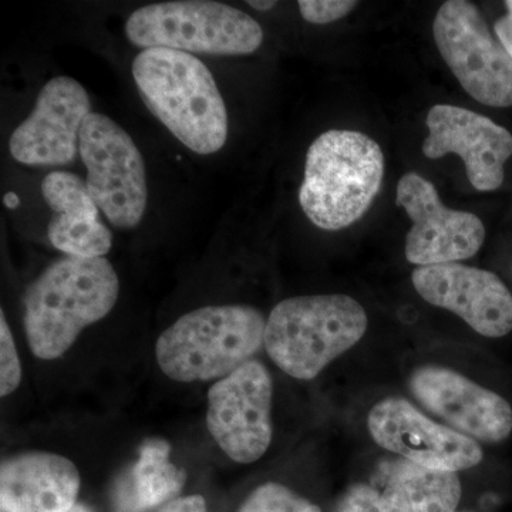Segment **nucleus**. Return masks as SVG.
<instances>
[{"instance_id": "nucleus-1", "label": "nucleus", "mask_w": 512, "mask_h": 512, "mask_svg": "<svg viewBox=\"0 0 512 512\" xmlns=\"http://www.w3.org/2000/svg\"><path fill=\"white\" fill-rule=\"evenodd\" d=\"M138 93L157 120L201 156L227 143L228 111L207 66L190 53L147 49L131 66Z\"/></svg>"}, {"instance_id": "nucleus-2", "label": "nucleus", "mask_w": 512, "mask_h": 512, "mask_svg": "<svg viewBox=\"0 0 512 512\" xmlns=\"http://www.w3.org/2000/svg\"><path fill=\"white\" fill-rule=\"evenodd\" d=\"M120 281L106 258L64 256L29 286L26 338L33 355H64L87 326L106 318L119 299Z\"/></svg>"}, {"instance_id": "nucleus-3", "label": "nucleus", "mask_w": 512, "mask_h": 512, "mask_svg": "<svg viewBox=\"0 0 512 512\" xmlns=\"http://www.w3.org/2000/svg\"><path fill=\"white\" fill-rule=\"evenodd\" d=\"M383 175V151L373 138L360 131H326L306 154L299 190L303 214L325 231L348 228L369 211Z\"/></svg>"}, {"instance_id": "nucleus-4", "label": "nucleus", "mask_w": 512, "mask_h": 512, "mask_svg": "<svg viewBox=\"0 0 512 512\" xmlns=\"http://www.w3.org/2000/svg\"><path fill=\"white\" fill-rule=\"evenodd\" d=\"M264 313L249 305H212L185 313L157 340L158 366L175 382L222 379L265 345Z\"/></svg>"}, {"instance_id": "nucleus-5", "label": "nucleus", "mask_w": 512, "mask_h": 512, "mask_svg": "<svg viewBox=\"0 0 512 512\" xmlns=\"http://www.w3.org/2000/svg\"><path fill=\"white\" fill-rule=\"evenodd\" d=\"M365 308L343 293L296 296L272 309L265 349L276 366L298 380H312L365 336Z\"/></svg>"}, {"instance_id": "nucleus-6", "label": "nucleus", "mask_w": 512, "mask_h": 512, "mask_svg": "<svg viewBox=\"0 0 512 512\" xmlns=\"http://www.w3.org/2000/svg\"><path fill=\"white\" fill-rule=\"evenodd\" d=\"M131 45L170 49L190 55L247 56L264 43L254 18L227 3L174 0L153 3L131 13L126 22Z\"/></svg>"}, {"instance_id": "nucleus-7", "label": "nucleus", "mask_w": 512, "mask_h": 512, "mask_svg": "<svg viewBox=\"0 0 512 512\" xmlns=\"http://www.w3.org/2000/svg\"><path fill=\"white\" fill-rule=\"evenodd\" d=\"M79 154L99 210L116 228H136L146 214L148 187L144 158L130 134L92 111L80 130Z\"/></svg>"}, {"instance_id": "nucleus-8", "label": "nucleus", "mask_w": 512, "mask_h": 512, "mask_svg": "<svg viewBox=\"0 0 512 512\" xmlns=\"http://www.w3.org/2000/svg\"><path fill=\"white\" fill-rule=\"evenodd\" d=\"M433 35L444 62L473 99L484 106H512V59L473 3L444 2Z\"/></svg>"}, {"instance_id": "nucleus-9", "label": "nucleus", "mask_w": 512, "mask_h": 512, "mask_svg": "<svg viewBox=\"0 0 512 512\" xmlns=\"http://www.w3.org/2000/svg\"><path fill=\"white\" fill-rule=\"evenodd\" d=\"M271 375L256 360L222 377L208 392L207 426L218 446L237 463H255L272 441Z\"/></svg>"}, {"instance_id": "nucleus-10", "label": "nucleus", "mask_w": 512, "mask_h": 512, "mask_svg": "<svg viewBox=\"0 0 512 512\" xmlns=\"http://www.w3.org/2000/svg\"><path fill=\"white\" fill-rule=\"evenodd\" d=\"M396 202L413 222L404 247L410 264H456L483 247V221L473 212L447 208L436 187L421 175L409 173L400 178Z\"/></svg>"}, {"instance_id": "nucleus-11", "label": "nucleus", "mask_w": 512, "mask_h": 512, "mask_svg": "<svg viewBox=\"0 0 512 512\" xmlns=\"http://www.w3.org/2000/svg\"><path fill=\"white\" fill-rule=\"evenodd\" d=\"M367 427L384 450L429 470L457 473L483 461V448L476 440L436 423L404 399L390 397L377 403Z\"/></svg>"}, {"instance_id": "nucleus-12", "label": "nucleus", "mask_w": 512, "mask_h": 512, "mask_svg": "<svg viewBox=\"0 0 512 512\" xmlns=\"http://www.w3.org/2000/svg\"><path fill=\"white\" fill-rule=\"evenodd\" d=\"M90 113L92 103L82 84L69 76L53 77L40 90L28 119L10 136V154L30 167L73 163L80 156V130Z\"/></svg>"}, {"instance_id": "nucleus-13", "label": "nucleus", "mask_w": 512, "mask_h": 512, "mask_svg": "<svg viewBox=\"0 0 512 512\" xmlns=\"http://www.w3.org/2000/svg\"><path fill=\"white\" fill-rule=\"evenodd\" d=\"M409 389L424 409L470 439L501 443L512 433L511 404L456 370L419 367L410 376Z\"/></svg>"}, {"instance_id": "nucleus-14", "label": "nucleus", "mask_w": 512, "mask_h": 512, "mask_svg": "<svg viewBox=\"0 0 512 512\" xmlns=\"http://www.w3.org/2000/svg\"><path fill=\"white\" fill-rule=\"evenodd\" d=\"M414 289L430 305L453 312L485 338L512 332V295L500 276L463 264L419 266Z\"/></svg>"}, {"instance_id": "nucleus-15", "label": "nucleus", "mask_w": 512, "mask_h": 512, "mask_svg": "<svg viewBox=\"0 0 512 512\" xmlns=\"http://www.w3.org/2000/svg\"><path fill=\"white\" fill-rule=\"evenodd\" d=\"M429 136L424 156L439 160L457 154L466 165L467 177L478 191H495L504 183V165L512 156V136L476 111L450 104L431 107L426 120Z\"/></svg>"}, {"instance_id": "nucleus-16", "label": "nucleus", "mask_w": 512, "mask_h": 512, "mask_svg": "<svg viewBox=\"0 0 512 512\" xmlns=\"http://www.w3.org/2000/svg\"><path fill=\"white\" fill-rule=\"evenodd\" d=\"M80 474L69 458L25 453L0 467V512H66L76 504Z\"/></svg>"}, {"instance_id": "nucleus-17", "label": "nucleus", "mask_w": 512, "mask_h": 512, "mask_svg": "<svg viewBox=\"0 0 512 512\" xmlns=\"http://www.w3.org/2000/svg\"><path fill=\"white\" fill-rule=\"evenodd\" d=\"M187 474L170 461L167 441L150 439L140 448V457L114 484V512H148L183 490Z\"/></svg>"}, {"instance_id": "nucleus-18", "label": "nucleus", "mask_w": 512, "mask_h": 512, "mask_svg": "<svg viewBox=\"0 0 512 512\" xmlns=\"http://www.w3.org/2000/svg\"><path fill=\"white\" fill-rule=\"evenodd\" d=\"M461 494L456 473L409 463L390 477L380 494V512H456Z\"/></svg>"}, {"instance_id": "nucleus-19", "label": "nucleus", "mask_w": 512, "mask_h": 512, "mask_svg": "<svg viewBox=\"0 0 512 512\" xmlns=\"http://www.w3.org/2000/svg\"><path fill=\"white\" fill-rule=\"evenodd\" d=\"M50 244L66 256L104 258L113 245L110 229L100 220L53 215L47 227Z\"/></svg>"}, {"instance_id": "nucleus-20", "label": "nucleus", "mask_w": 512, "mask_h": 512, "mask_svg": "<svg viewBox=\"0 0 512 512\" xmlns=\"http://www.w3.org/2000/svg\"><path fill=\"white\" fill-rule=\"evenodd\" d=\"M43 198L55 215L100 220L99 207L87 188L86 180L67 171H53L43 180Z\"/></svg>"}, {"instance_id": "nucleus-21", "label": "nucleus", "mask_w": 512, "mask_h": 512, "mask_svg": "<svg viewBox=\"0 0 512 512\" xmlns=\"http://www.w3.org/2000/svg\"><path fill=\"white\" fill-rule=\"evenodd\" d=\"M239 512H322L318 505L285 485L266 483L249 495Z\"/></svg>"}, {"instance_id": "nucleus-22", "label": "nucleus", "mask_w": 512, "mask_h": 512, "mask_svg": "<svg viewBox=\"0 0 512 512\" xmlns=\"http://www.w3.org/2000/svg\"><path fill=\"white\" fill-rule=\"evenodd\" d=\"M22 380V367L18 352H16L15 340L5 313L0 315V396L6 397L18 389Z\"/></svg>"}, {"instance_id": "nucleus-23", "label": "nucleus", "mask_w": 512, "mask_h": 512, "mask_svg": "<svg viewBox=\"0 0 512 512\" xmlns=\"http://www.w3.org/2000/svg\"><path fill=\"white\" fill-rule=\"evenodd\" d=\"M303 20L313 25H328L348 16L356 8L355 0H301L298 3Z\"/></svg>"}, {"instance_id": "nucleus-24", "label": "nucleus", "mask_w": 512, "mask_h": 512, "mask_svg": "<svg viewBox=\"0 0 512 512\" xmlns=\"http://www.w3.org/2000/svg\"><path fill=\"white\" fill-rule=\"evenodd\" d=\"M333 512H380V493L367 484H356Z\"/></svg>"}, {"instance_id": "nucleus-25", "label": "nucleus", "mask_w": 512, "mask_h": 512, "mask_svg": "<svg viewBox=\"0 0 512 512\" xmlns=\"http://www.w3.org/2000/svg\"><path fill=\"white\" fill-rule=\"evenodd\" d=\"M158 512H207V505L200 495H191L171 501Z\"/></svg>"}, {"instance_id": "nucleus-26", "label": "nucleus", "mask_w": 512, "mask_h": 512, "mask_svg": "<svg viewBox=\"0 0 512 512\" xmlns=\"http://www.w3.org/2000/svg\"><path fill=\"white\" fill-rule=\"evenodd\" d=\"M505 5H507V15L495 23V33H497L498 39H500V43L503 45L505 52H507L512 59V0L505 2Z\"/></svg>"}, {"instance_id": "nucleus-27", "label": "nucleus", "mask_w": 512, "mask_h": 512, "mask_svg": "<svg viewBox=\"0 0 512 512\" xmlns=\"http://www.w3.org/2000/svg\"><path fill=\"white\" fill-rule=\"evenodd\" d=\"M248 5L251 8L259 10V12H268V10L274 9L278 3L269 2V0H248Z\"/></svg>"}, {"instance_id": "nucleus-28", "label": "nucleus", "mask_w": 512, "mask_h": 512, "mask_svg": "<svg viewBox=\"0 0 512 512\" xmlns=\"http://www.w3.org/2000/svg\"><path fill=\"white\" fill-rule=\"evenodd\" d=\"M66 512H93L90 508H87L86 505L83 504H74L69 511Z\"/></svg>"}]
</instances>
